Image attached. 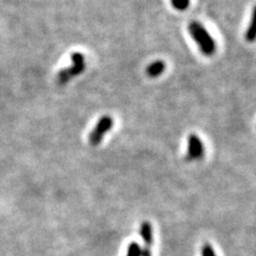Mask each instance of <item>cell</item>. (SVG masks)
<instances>
[{
  "mask_svg": "<svg viewBox=\"0 0 256 256\" xmlns=\"http://www.w3.org/2000/svg\"><path fill=\"white\" fill-rule=\"evenodd\" d=\"M244 38L249 43H253L256 41V6L253 8L249 26H248L244 34Z\"/></svg>",
  "mask_w": 256,
  "mask_h": 256,
  "instance_id": "cell-6",
  "label": "cell"
},
{
  "mask_svg": "<svg viewBox=\"0 0 256 256\" xmlns=\"http://www.w3.org/2000/svg\"><path fill=\"white\" fill-rule=\"evenodd\" d=\"M188 146H187V155L186 159L188 162H192V160H198L203 158L204 153H205V148H204V144L202 140L198 138V136L191 134L188 140Z\"/></svg>",
  "mask_w": 256,
  "mask_h": 256,
  "instance_id": "cell-4",
  "label": "cell"
},
{
  "mask_svg": "<svg viewBox=\"0 0 256 256\" xmlns=\"http://www.w3.org/2000/svg\"><path fill=\"white\" fill-rule=\"evenodd\" d=\"M112 127H114V118L109 116H102L98 120V122L96 123L95 127L89 136V142L91 143V146H98L102 141L105 134L109 130H111Z\"/></svg>",
  "mask_w": 256,
  "mask_h": 256,
  "instance_id": "cell-3",
  "label": "cell"
},
{
  "mask_svg": "<svg viewBox=\"0 0 256 256\" xmlns=\"http://www.w3.org/2000/svg\"><path fill=\"white\" fill-rule=\"evenodd\" d=\"M189 34L205 57H212L217 50V44L210 32L200 22H191L188 26Z\"/></svg>",
  "mask_w": 256,
  "mask_h": 256,
  "instance_id": "cell-1",
  "label": "cell"
},
{
  "mask_svg": "<svg viewBox=\"0 0 256 256\" xmlns=\"http://www.w3.org/2000/svg\"><path fill=\"white\" fill-rule=\"evenodd\" d=\"M141 256H152L150 248L144 246L143 249H141Z\"/></svg>",
  "mask_w": 256,
  "mask_h": 256,
  "instance_id": "cell-11",
  "label": "cell"
},
{
  "mask_svg": "<svg viewBox=\"0 0 256 256\" xmlns=\"http://www.w3.org/2000/svg\"><path fill=\"white\" fill-rule=\"evenodd\" d=\"M126 256H141V246L137 242H132L127 248Z\"/></svg>",
  "mask_w": 256,
  "mask_h": 256,
  "instance_id": "cell-9",
  "label": "cell"
},
{
  "mask_svg": "<svg viewBox=\"0 0 256 256\" xmlns=\"http://www.w3.org/2000/svg\"><path fill=\"white\" fill-rule=\"evenodd\" d=\"M70 60H72V66L70 68H66L61 70L58 73L57 82L60 86L66 84L74 77L79 76L80 74H82L86 70V64L84 56L82 54H80V52L72 54Z\"/></svg>",
  "mask_w": 256,
  "mask_h": 256,
  "instance_id": "cell-2",
  "label": "cell"
},
{
  "mask_svg": "<svg viewBox=\"0 0 256 256\" xmlns=\"http://www.w3.org/2000/svg\"><path fill=\"white\" fill-rule=\"evenodd\" d=\"M201 254H202V256H217V255H216V252L214 250V248L210 244H205L202 246Z\"/></svg>",
  "mask_w": 256,
  "mask_h": 256,
  "instance_id": "cell-10",
  "label": "cell"
},
{
  "mask_svg": "<svg viewBox=\"0 0 256 256\" xmlns=\"http://www.w3.org/2000/svg\"><path fill=\"white\" fill-rule=\"evenodd\" d=\"M140 235L143 239L144 244H146V246L150 248L152 244H153V228H152V226L148 221H144L141 224Z\"/></svg>",
  "mask_w": 256,
  "mask_h": 256,
  "instance_id": "cell-7",
  "label": "cell"
},
{
  "mask_svg": "<svg viewBox=\"0 0 256 256\" xmlns=\"http://www.w3.org/2000/svg\"><path fill=\"white\" fill-rule=\"evenodd\" d=\"M164 70H166V63L162 60H156L148 64L146 72L148 77L157 78L162 74H164Z\"/></svg>",
  "mask_w": 256,
  "mask_h": 256,
  "instance_id": "cell-5",
  "label": "cell"
},
{
  "mask_svg": "<svg viewBox=\"0 0 256 256\" xmlns=\"http://www.w3.org/2000/svg\"><path fill=\"white\" fill-rule=\"evenodd\" d=\"M171 4L176 11L184 12L190 6V0H171Z\"/></svg>",
  "mask_w": 256,
  "mask_h": 256,
  "instance_id": "cell-8",
  "label": "cell"
}]
</instances>
